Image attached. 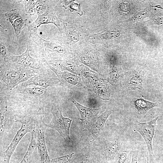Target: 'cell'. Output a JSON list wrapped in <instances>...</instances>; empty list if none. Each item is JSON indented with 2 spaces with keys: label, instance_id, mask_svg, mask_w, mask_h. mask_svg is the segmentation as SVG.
<instances>
[{
  "label": "cell",
  "instance_id": "obj_28",
  "mask_svg": "<svg viewBox=\"0 0 163 163\" xmlns=\"http://www.w3.org/2000/svg\"><path fill=\"white\" fill-rule=\"evenodd\" d=\"M70 158V155H67L53 158L51 160L50 163H68Z\"/></svg>",
  "mask_w": 163,
  "mask_h": 163
},
{
  "label": "cell",
  "instance_id": "obj_3",
  "mask_svg": "<svg viewBox=\"0 0 163 163\" xmlns=\"http://www.w3.org/2000/svg\"><path fill=\"white\" fill-rule=\"evenodd\" d=\"M51 112L52 118L50 123L46 124L47 126L56 130L65 142L69 143L71 141L69 131L72 120L63 117L62 109L58 106H53Z\"/></svg>",
  "mask_w": 163,
  "mask_h": 163
},
{
  "label": "cell",
  "instance_id": "obj_25",
  "mask_svg": "<svg viewBox=\"0 0 163 163\" xmlns=\"http://www.w3.org/2000/svg\"><path fill=\"white\" fill-rule=\"evenodd\" d=\"M27 19H24L21 17L16 20L12 24L17 37L18 38L21 31L27 24Z\"/></svg>",
  "mask_w": 163,
  "mask_h": 163
},
{
  "label": "cell",
  "instance_id": "obj_15",
  "mask_svg": "<svg viewBox=\"0 0 163 163\" xmlns=\"http://www.w3.org/2000/svg\"><path fill=\"white\" fill-rule=\"evenodd\" d=\"M134 106L139 113L145 117L148 111L151 109L158 106V102H152L142 98H139L134 102Z\"/></svg>",
  "mask_w": 163,
  "mask_h": 163
},
{
  "label": "cell",
  "instance_id": "obj_13",
  "mask_svg": "<svg viewBox=\"0 0 163 163\" xmlns=\"http://www.w3.org/2000/svg\"><path fill=\"white\" fill-rule=\"evenodd\" d=\"M112 113L111 110H107L98 117L92 131V137L93 140L98 137L102 133L107 119Z\"/></svg>",
  "mask_w": 163,
  "mask_h": 163
},
{
  "label": "cell",
  "instance_id": "obj_30",
  "mask_svg": "<svg viewBox=\"0 0 163 163\" xmlns=\"http://www.w3.org/2000/svg\"><path fill=\"white\" fill-rule=\"evenodd\" d=\"M0 53L4 60H6L9 55L5 45L1 41L0 43Z\"/></svg>",
  "mask_w": 163,
  "mask_h": 163
},
{
  "label": "cell",
  "instance_id": "obj_12",
  "mask_svg": "<svg viewBox=\"0 0 163 163\" xmlns=\"http://www.w3.org/2000/svg\"><path fill=\"white\" fill-rule=\"evenodd\" d=\"M45 62L53 67L62 71H66L80 75L79 67L77 66L72 61L56 59Z\"/></svg>",
  "mask_w": 163,
  "mask_h": 163
},
{
  "label": "cell",
  "instance_id": "obj_6",
  "mask_svg": "<svg viewBox=\"0 0 163 163\" xmlns=\"http://www.w3.org/2000/svg\"><path fill=\"white\" fill-rule=\"evenodd\" d=\"M46 124L41 121H39L35 130L36 147L40 158V163H50L45 140V131Z\"/></svg>",
  "mask_w": 163,
  "mask_h": 163
},
{
  "label": "cell",
  "instance_id": "obj_10",
  "mask_svg": "<svg viewBox=\"0 0 163 163\" xmlns=\"http://www.w3.org/2000/svg\"><path fill=\"white\" fill-rule=\"evenodd\" d=\"M59 82L58 78H50L42 75L37 74L22 83L21 86L22 87L31 85L39 86L46 88L57 85Z\"/></svg>",
  "mask_w": 163,
  "mask_h": 163
},
{
  "label": "cell",
  "instance_id": "obj_24",
  "mask_svg": "<svg viewBox=\"0 0 163 163\" xmlns=\"http://www.w3.org/2000/svg\"><path fill=\"white\" fill-rule=\"evenodd\" d=\"M65 33L68 43H74L79 41L80 36L79 33L76 30L65 27Z\"/></svg>",
  "mask_w": 163,
  "mask_h": 163
},
{
  "label": "cell",
  "instance_id": "obj_4",
  "mask_svg": "<svg viewBox=\"0 0 163 163\" xmlns=\"http://www.w3.org/2000/svg\"><path fill=\"white\" fill-rule=\"evenodd\" d=\"M30 32L29 37L37 46L40 53L45 61L51 60L53 53L59 54L64 53V49L59 44L43 39L38 35L37 30H32Z\"/></svg>",
  "mask_w": 163,
  "mask_h": 163
},
{
  "label": "cell",
  "instance_id": "obj_26",
  "mask_svg": "<svg viewBox=\"0 0 163 163\" xmlns=\"http://www.w3.org/2000/svg\"><path fill=\"white\" fill-rule=\"evenodd\" d=\"M7 21L12 24L17 19L21 17L19 11L16 9L10 10L5 13Z\"/></svg>",
  "mask_w": 163,
  "mask_h": 163
},
{
  "label": "cell",
  "instance_id": "obj_16",
  "mask_svg": "<svg viewBox=\"0 0 163 163\" xmlns=\"http://www.w3.org/2000/svg\"><path fill=\"white\" fill-rule=\"evenodd\" d=\"M143 75L142 74L134 71L130 74L127 77L126 85L130 90L141 89L142 85Z\"/></svg>",
  "mask_w": 163,
  "mask_h": 163
},
{
  "label": "cell",
  "instance_id": "obj_17",
  "mask_svg": "<svg viewBox=\"0 0 163 163\" xmlns=\"http://www.w3.org/2000/svg\"><path fill=\"white\" fill-rule=\"evenodd\" d=\"M93 91L102 99L104 100L109 99L110 89L105 80L101 78Z\"/></svg>",
  "mask_w": 163,
  "mask_h": 163
},
{
  "label": "cell",
  "instance_id": "obj_31",
  "mask_svg": "<svg viewBox=\"0 0 163 163\" xmlns=\"http://www.w3.org/2000/svg\"><path fill=\"white\" fill-rule=\"evenodd\" d=\"M127 155V153L126 151L121 152L118 156L117 163H125Z\"/></svg>",
  "mask_w": 163,
  "mask_h": 163
},
{
  "label": "cell",
  "instance_id": "obj_20",
  "mask_svg": "<svg viewBox=\"0 0 163 163\" xmlns=\"http://www.w3.org/2000/svg\"><path fill=\"white\" fill-rule=\"evenodd\" d=\"M45 88L34 85L23 87L20 91L21 94L33 96H39L43 94L46 91Z\"/></svg>",
  "mask_w": 163,
  "mask_h": 163
},
{
  "label": "cell",
  "instance_id": "obj_14",
  "mask_svg": "<svg viewBox=\"0 0 163 163\" xmlns=\"http://www.w3.org/2000/svg\"><path fill=\"white\" fill-rule=\"evenodd\" d=\"M72 101L78 110L81 117V120L84 122H89L94 116L98 109H94L83 106L72 99Z\"/></svg>",
  "mask_w": 163,
  "mask_h": 163
},
{
  "label": "cell",
  "instance_id": "obj_18",
  "mask_svg": "<svg viewBox=\"0 0 163 163\" xmlns=\"http://www.w3.org/2000/svg\"><path fill=\"white\" fill-rule=\"evenodd\" d=\"M120 142L118 141L112 140L108 141L105 147V152L107 157L113 159L115 156L119 151Z\"/></svg>",
  "mask_w": 163,
  "mask_h": 163
},
{
  "label": "cell",
  "instance_id": "obj_23",
  "mask_svg": "<svg viewBox=\"0 0 163 163\" xmlns=\"http://www.w3.org/2000/svg\"><path fill=\"white\" fill-rule=\"evenodd\" d=\"M18 2H22L24 6V12L30 15L36 14V3L37 0H20Z\"/></svg>",
  "mask_w": 163,
  "mask_h": 163
},
{
  "label": "cell",
  "instance_id": "obj_27",
  "mask_svg": "<svg viewBox=\"0 0 163 163\" xmlns=\"http://www.w3.org/2000/svg\"><path fill=\"white\" fill-rule=\"evenodd\" d=\"M81 62L86 66L91 67L93 66V60L90 56L83 54L80 57Z\"/></svg>",
  "mask_w": 163,
  "mask_h": 163
},
{
  "label": "cell",
  "instance_id": "obj_29",
  "mask_svg": "<svg viewBox=\"0 0 163 163\" xmlns=\"http://www.w3.org/2000/svg\"><path fill=\"white\" fill-rule=\"evenodd\" d=\"M68 7L69 8V10L71 12L75 11L80 15L83 14V12L79 4L72 1Z\"/></svg>",
  "mask_w": 163,
  "mask_h": 163
},
{
  "label": "cell",
  "instance_id": "obj_8",
  "mask_svg": "<svg viewBox=\"0 0 163 163\" xmlns=\"http://www.w3.org/2000/svg\"><path fill=\"white\" fill-rule=\"evenodd\" d=\"M49 23L53 24L60 32L62 31L60 22L55 11L50 8L46 12L38 15L35 21L27 26V28L30 31L32 30L37 31L38 28L41 25Z\"/></svg>",
  "mask_w": 163,
  "mask_h": 163
},
{
  "label": "cell",
  "instance_id": "obj_33",
  "mask_svg": "<svg viewBox=\"0 0 163 163\" xmlns=\"http://www.w3.org/2000/svg\"><path fill=\"white\" fill-rule=\"evenodd\" d=\"M72 1V0H62L61 1V2L62 6L66 9Z\"/></svg>",
  "mask_w": 163,
  "mask_h": 163
},
{
  "label": "cell",
  "instance_id": "obj_21",
  "mask_svg": "<svg viewBox=\"0 0 163 163\" xmlns=\"http://www.w3.org/2000/svg\"><path fill=\"white\" fill-rule=\"evenodd\" d=\"M110 68L107 80L112 85H114L118 81L121 76V73L114 63L110 64Z\"/></svg>",
  "mask_w": 163,
  "mask_h": 163
},
{
  "label": "cell",
  "instance_id": "obj_9",
  "mask_svg": "<svg viewBox=\"0 0 163 163\" xmlns=\"http://www.w3.org/2000/svg\"><path fill=\"white\" fill-rule=\"evenodd\" d=\"M47 67L53 71L57 75L60 82L67 86L73 87L82 86L79 77L66 71H62L56 69L45 62Z\"/></svg>",
  "mask_w": 163,
  "mask_h": 163
},
{
  "label": "cell",
  "instance_id": "obj_32",
  "mask_svg": "<svg viewBox=\"0 0 163 163\" xmlns=\"http://www.w3.org/2000/svg\"><path fill=\"white\" fill-rule=\"evenodd\" d=\"M130 163H140L138 160L137 153L135 150L133 152L132 160Z\"/></svg>",
  "mask_w": 163,
  "mask_h": 163
},
{
  "label": "cell",
  "instance_id": "obj_7",
  "mask_svg": "<svg viewBox=\"0 0 163 163\" xmlns=\"http://www.w3.org/2000/svg\"><path fill=\"white\" fill-rule=\"evenodd\" d=\"M29 38L27 48L24 53L18 56L9 55L6 60L17 63L36 72L40 71L43 68V63L40 60L34 59L30 55L29 49Z\"/></svg>",
  "mask_w": 163,
  "mask_h": 163
},
{
  "label": "cell",
  "instance_id": "obj_5",
  "mask_svg": "<svg viewBox=\"0 0 163 163\" xmlns=\"http://www.w3.org/2000/svg\"><path fill=\"white\" fill-rule=\"evenodd\" d=\"M158 117L151 121L146 122L137 121L135 123V128L142 136L147 145L149 157L147 163H152L154 153L152 148V141L155 129L156 121Z\"/></svg>",
  "mask_w": 163,
  "mask_h": 163
},
{
  "label": "cell",
  "instance_id": "obj_2",
  "mask_svg": "<svg viewBox=\"0 0 163 163\" xmlns=\"http://www.w3.org/2000/svg\"><path fill=\"white\" fill-rule=\"evenodd\" d=\"M16 121L21 123V126L8 148L1 153V159L3 163H10L11 157L20 141L27 133H31L36 129L38 122L34 117L30 116L18 117Z\"/></svg>",
  "mask_w": 163,
  "mask_h": 163
},
{
  "label": "cell",
  "instance_id": "obj_1",
  "mask_svg": "<svg viewBox=\"0 0 163 163\" xmlns=\"http://www.w3.org/2000/svg\"><path fill=\"white\" fill-rule=\"evenodd\" d=\"M5 62L0 65V79L11 90L18 84L24 82L37 74L36 71L17 63Z\"/></svg>",
  "mask_w": 163,
  "mask_h": 163
},
{
  "label": "cell",
  "instance_id": "obj_34",
  "mask_svg": "<svg viewBox=\"0 0 163 163\" xmlns=\"http://www.w3.org/2000/svg\"><path fill=\"white\" fill-rule=\"evenodd\" d=\"M154 24H163V17H158L154 21Z\"/></svg>",
  "mask_w": 163,
  "mask_h": 163
},
{
  "label": "cell",
  "instance_id": "obj_11",
  "mask_svg": "<svg viewBox=\"0 0 163 163\" xmlns=\"http://www.w3.org/2000/svg\"><path fill=\"white\" fill-rule=\"evenodd\" d=\"M79 67L80 75L81 76L83 83L88 88L93 90L101 78L95 72L85 66L82 64L79 66Z\"/></svg>",
  "mask_w": 163,
  "mask_h": 163
},
{
  "label": "cell",
  "instance_id": "obj_19",
  "mask_svg": "<svg viewBox=\"0 0 163 163\" xmlns=\"http://www.w3.org/2000/svg\"><path fill=\"white\" fill-rule=\"evenodd\" d=\"M35 129L31 133V139L27 151L20 163H30L32 154L36 147V136Z\"/></svg>",
  "mask_w": 163,
  "mask_h": 163
},
{
  "label": "cell",
  "instance_id": "obj_22",
  "mask_svg": "<svg viewBox=\"0 0 163 163\" xmlns=\"http://www.w3.org/2000/svg\"><path fill=\"white\" fill-rule=\"evenodd\" d=\"M120 32L117 30L113 31L106 30L98 33L91 35L89 37L107 40L117 37L120 35Z\"/></svg>",
  "mask_w": 163,
  "mask_h": 163
}]
</instances>
